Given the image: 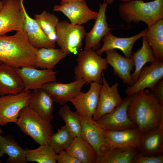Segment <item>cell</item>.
<instances>
[{
  "label": "cell",
  "mask_w": 163,
  "mask_h": 163,
  "mask_svg": "<svg viewBox=\"0 0 163 163\" xmlns=\"http://www.w3.org/2000/svg\"><path fill=\"white\" fill-rule=\"evenodd\" d=\"M163 77V61L156 60L149 66L142 68L137 80L125 89V94L130 96L147 88L152 90Z\"/></svg>",
  "instance_id": "cell-11"
},
{
  "label": "cell",
  "mask_w": 163,
  "mask_h": 163,
  "mask_svg": "<svg viewBox=\"0 0 163 163\" xmlns=\"http://www.w3.org/2000/svg\"><path fill=\"white\" fill-rule=\"evenodd\" d=\"M86 33L82 25H74L68 21H59L56 27V43L67 55L82 50Z\"/></svg>",
  "instance_id": "cell-6"
},
{
  "label": "cell",
  "mask_w": 163,
  "mask_h": 163,
  "mask_svg": "<svg viewBox=\"0 0 163 163\" xmlns=\"http://www.w3.org/2000/svg\"><path fill=\"white\" fill-rule=\"evenodd\" d=\"M142 37V46L134 53L131 57L133 61L135 67L134 71L131 74L134 82L137 80L141 71L147 63L150 62L152 63L156 60L146 40L145 36Z\"/></svg>",
  "instance_id": "cell-29"
},
{
  "label": "cell",
  "mask_w": 163,
  "mask_h": 163,
  "mask_svg": "<svg viewBox=\"0 0 163 163\" xmlns=\"http://www.w3.org/2000/svg\"><path fill=\"white\" fill-rule=\"evenodd\" d=\"M16 69L23 82L25 90L42 88L46 83L56 81L57 72L53 69H38L30 66Z\"/></svg>",
  "instance_id": "cell-15"
},
{
  "label": "cell",
  "mask_w": 163,
  "mask_h": 163,
  "mask_svg": "<svg viewBox=\"0 0 163 163\" xmlns=\"http://www.w3.org/2000/svg\"><path fill=\"white\" fill-rule=\"evenodd\" d=\"M53 102L48 94L40 88L31 92L28 106L42 118L50 122L54 118Z\"/></svg>",
  "instance_id": "cell-24"
},
{
  "label": "cell",
  "mask_w": 163,
  "mask_h": 163,
  "mask_svg": "<svg viewBox=\"0 0 163 163\" xmlns=\"http://www.w3.org/2000/svg\"><path fill=\"white\" fill-rule=\"evenodd\" d=\"M31 92L24 90L19 93L0 96V123L4 126L17 122L20 111L29 106Z\"/></svg>",
  "instance_id": "cell-8"
},
{
  "label": "cell",
  "mask_w": 163,
  "mask_h": 163,
  "mask_svg": "<svg viewBox=\"0 0 163 163\" xmlns=\"http://www.w3.org/2000/svg\"><path fill=\"white\" fill-rule=\"evenodd\" d=\"M118 10L122 19L128 24L143 22L149 28L163 19V0L145 2L142 0L122 2Z\"/></svg>",
  "instance_id": "cell-3"
},
{
  "label": "cell",
  "mask_w": 163,
  "mask_h": 163,
  "mask_svg": "<svg viewBox=\"0 0 163 163\" xmlns=\"http://www.w3.org/2000/svg\"><path fill=\"white\" fill-rule=\"evenodd\" d=\"M133 95L127 96L119 106L96 121L97 123L104 129L112 130L119 131L137 127L129 119L127 113L128 108Z\"/></svg>",
  "instance_id": "cell-9"
},
{
  "label": "cell",
  "mask_w": 163,
  "mask_h": 163,
  "mask_svg": "<svg viewBox=\"0 0 163 163\" xmlns=\"http://www.w3.org/2000/svg\"><path fill=\"white\" fill-rule=\"evenodd\" d=\"M138 149L145 155L157 156L163 153V124L141 134Z\"/></svg>",
  "instance_id": "cell-21"
},
{
  "label": "cell",
  "mask_w": 163,
  "mask_h": 163,
  "mask_svg": "<svg viewBox=\"0 0 163 163\" xmlns=\"http://www.w3.org/2000/svg\"><path fill=\"white\" fill-rule=\"evenodd\" d=\"M152 91V93L158 102L163 106V78L159 81Z\"/></svg>",
  "instance_id": "cell-37"
},
{
  "label": "cell",
  "mask_w": 163,
  "mask_h": 163,
  "mask_svg": "<svg viewBox=\"0 0 163 163\" xmlns=\"http://www.w3.org/2000/svg\"><path fill=\"white\" fill-rule=\"evenodd\" d=\"M75 136L65 125L62 126L57 132L50 137L47 144L52 147L57 154L66 150Z\"/></svg>",
  "instance_id": "cell-32"
},
{
  "label": "cell",
  "mask_w": 163,
  "mask_h": 163,
  "mask_svg": "<svg viewBox=\"0 0 163 163\" xmlns=\"http://www.w3.org/2000/svg\"><path fill=\"white\" fill-rule=\"evenodd\" d=\"M2 63V62L0 61V64H1Z\"/></svg>",
  "instance_id": "cell-43"
},
{
  "label": "cell",
  "mask_w": 163,
  "mask_h": 163,
  "mask_svg": "<svg viewBox=\"0 0 163 163\" xmlns=\"http://www.w3.org/2000/svg\"><path fill=\"white\" fill-rule=\"evenodd\" d=\"M162 155L157 156H148L139 152L134 158L132 163H163Z\"/></svg>",
  "instance_id": "cell-35"
},
{
  "label": "cell",
  "mask_w": 163,
  "mask_h": 163,
  "mask_svg": "<svg viewBox=\"0 0 163 163\" xmlns=\"http://www.w3.org/2000/svg\"><path fill=\"white\" fill-rule=\"evenodd\" d=\"M0 135H2V134L3 133V131L2 130V129H1V128L0 127Z\"/></svg>",
  "instance_id": "cell-41"
},
{
  "label": "cell",
  "mask_w": 163,
  "mask_h": 163,
  "mask_svg": "<svg viewBox=\"0 0 163 163\" xmlns=\"http://www.w3.org/2000/svg\"><path fill=\"white\" fill-rule=\"evenodd\" d=\"M77 55V65L74 69L75 79L82 80L87 85L92 82L102 84L103 72L108 69L105 59L90 49H84Z\"/></svg>",
  "instance_id": "cell-4"
},
{
  "label": "cell",
  "mask_w": 163,
  "mask_h": 163,
  "mask_svg": "<svg viewBox=\"0 0 163 163\" xmlns=\"http://www.w3.org/2000/svg\"><path fill=\"white\" fill-rule=\"evenodd\" d=\"M56 160L58 163H81L79 161L70 154L66 150L57 154Z\"/></svg>",
  "instance_id": "cell-36"
},
{
  "label": "cell",
  "mask_w": 163,
  "mask_h": 163,
  "mask_svg": "<svg viewBox=\"0 0 163 163\" xmlns=\"http://www.w3.org/2000/svg\"><path fill=\"white\" fill-rule=\"evenodd\" d=\"M85 84L82 80H75L67 83L56 81L46 83L42 88L48 94L54 102L64 105L81 91Z\"/></svg>",
  "instance_id": "cell-13"
},
{
  "label": "cell",
  "mask_w": 163,
  "mask_h": 163,
  "mask_svg": "<svg viewBox=\"0 0 163 163\" xmlns=\"http://www.w3.org/2000/svg\"><path fill=\"white\" fill-rule=\"evenodd\" d=\"M67 56L60 48H42L37 49L36 67L42 69H53Z\"/></svg>",
  "instance_id": "cell-28"
},
{
  "label": "cell",
  "mask_w": 163,
  "mask_h": 163,
  "mask_svg": "<svg viewBox=\"0 0 163 163\" xmlns=\"http://www.w3.org/2000/svg\"><path fill=\"white\" fill-rule=\"evenodd\" d=\"M81 136L94 148L97 156L107 151L104 130L92 117L81 116Z\"/></svg>",
  "instance_id": "cell-17"
},
{
  "label": "cell",
  "mask_w": 163,
  "mask_h": 163,
  "mask_svg": "<svg viewBox=\"0 0 163 163\" xmlns=\"http://www.w3.org/2000/svg\"><path fill=\"white\" fill-rule=\"evenodd\" d=\"M108 5L105 0L100 4L98 14L95 19L94 25L91 30L86 34L84 49H92L96 51L100 48L101 40L112 29L109 27L107 20L106 12Z\"/></svg>",
  "instance_id": "cell-19"
},
{
  "label": "cell",
  "mask_w": 163,
  "mask_h": 163,
  "mask_svg": "<svg viewBox=\"0 0 163 163\" xmlns=\"http://www.w3.org/2000/svg\"><path fill=\"white\" fill-rule=\"evenodd\" d=\"M85 0H61L60 3V4H62L70 2L80 1Z\"/></svg>",
  "instance_id": "cell-38"
},
{
  "label": "cell",
  "mask_w": 163,
  "mask_h": 163,
  "mask_svg": "<svg viewBox=\"0 0 163 163\" xmlns=\"http://www.w3.org/2000/svg\"><path fill=\"white\" fill-rule=\"evenodd\" d=\"M147 30L148 28L145 29L136 35L127 37L115 36L110 31L101 39L103 44L96 52L101 55L107 51L117 49L121 50L125 57L130 58L134 43L138 40L145 35Z\"/></svg>",
  "instance_id": "cell-18"
},
{
  "label": "cell",
  "mask_w": 163,
  "mask_h": 163,
  "mask_svg": "<svg viewBox=\"0 0 163 163\" xmlns=\"http://www.w3.org/2000/svg\"><path fill=\"white\" fill-rule=\"evenodd\" d=\"M139 152L138 148L125 151L118 149L107 150L97 156L96 163H132Z\"/></svg>",
  "instance_id": "cell-30"
},
{
  "label": "cell",
  "mask_w": 163,
  "mask_h": 163,
  "mask_svg": "<svg viewBox=\"0 0 163 163\" xmlns=\"http://www.w3.org/2000/svg\"><path fill=\"white\" fill-rule=\"evenodd\" d=\"M0 135V163L5 154L8 156L6 160L8 163H26V149L21 147L14 138L8 135Z\"/></svg>",
  "instance_id": "cell-25"
},
{
  "label": "cell",
  "mask_w": 163,
  "mask_h": 163,
  "mask_svg": "<svg viewBox=\"0 0 163 163\" xmlns=\"http://www.w3.org/2000/svg\"><path fill=\"white\" fill-rule=\"evenodd\" d=\"M4 0H0V1H3Z\"/></svg>",
  "instance_id": "cell-44"
},
{
  "label": "cell",
  "mask_w": 163,
  "mask_h": 163,
  "mask_svg": "<svg viewBox=\"0 0 163 163\" xmlns=\"http://www.w3.org/2000/svg\"><path fill=\"white\" fill-rule=\"evenodd\" d=\"M102 83L97 108L92 117L97 121L103 115L110 112L123 102L118 91L119 83L116 82L110 86L102 74Z\"/></svg>",
  "instance_id": "cell-12"
},
{
  "label": "cell",
  "mask_w": 163,
  "mask_h": 163,
  "mask_svg": "<svg viewBox=\"0 0 163 163\" xmlns=\"http://www.w3.org/2000/svg\"><path fill=\"white\" fill-rule=\"evenodd\" d=\"M37 50L24 30L17 31L12 36L0 35V61L15 68H36Z\"/></svg>",
  "instance_id": "cell-2"
},
{
  "label": "cell",
  "mask_w": 163,
  "mask_h": 163,
  "mask_svg": "<svg viewBox=\"0 0 163 163\" xmlns=\"http://www.w3.org/2000/svg\"><path fill=\"white\" fill-rule=\"evenodd\" d=\"M53 11L62 12L72 24L82 25L89 21L95 20L98 13L91 10L85 1L70 2L56 5Z\"/></svg>",
  "instance_id": "cell-14"
},
{
  "label": "cell",
  "mask_w": 163,
  "mask_h": 163,
  "mask_svg": "<svg viewBox=\"0 0 163 163\" xmlns=\"http://www.w3.org/2000/svg\"><path fill=\"white\" fill-rule=\"evenodd\" d=\"M127 113L141 133L163 124V106L148 90H142L133 94Z\"/></svg>",
  "instance_id": "cell-1"
},
{
  "label": "cell",
  "mask_w": 163,
  "mask_h": 163,
  "mask_svg": "<svg viewBox=\"0 0 163 163\" xmlns=\"http://www.w3.org/2000/svg\"><path fill=\"white\" fill-rule=\"evenodd\" d=\"M24 90L23 82L16 68L0 64V96L18 94Z\"/></svg>",
  "instance_id": "cell-22"
},
{
  "label": "cell",
  "mask_w": 163,
  "mask_h": 163,
  "mask_svg": "<svg viewBox=\"0 0 163 163\" xmlns=\"http://www.w3.org/2000/svg\"><path fill=\"white\" fill-rule=\"evenodd\" d=\"M16 124L22 132L36 143L40 145L48 144L52 134V125L29 106L20 111Z\"/></svg>",
  "instance_id": "cell-5"
},
{
  "label": "cell",
  "mask_w": 163,
  "mask_h": 163,
  "mask_svg": "<svg viewBox=\"0 0 163 163\" xmlns=\"http://www.w3.org/2000/svg\"><path fill=\"white\" fill-rule=\"evenodd\" d=\"M145 36L156 60L163 61V19L148 28Z\"/></svg>",
  "instance_id": "cell-27"
},
{
  "label": "cell",
  "mask_w": 163,
  "mask_h": 163,
  "mask_svg": "<svg viewBox=\"0 0 163 163\" xmlns=\"http://www.w3.org/2000/svg\"><path fill=\"white\" fill-rule=\"evenodd\" d=\"M23 9L25 17L24 30L32 45L37 49L55 48L56 43L50 40L36 20L30 17L24 5Z\"/></svg>",
  "instance_id": "cell-23"
},
{
  "label": "cell",
  "mask_w": 163,
  "mask_h": 163,
  "mask_svg": "<svg viewBox=\"0 0 163 163\" xmlns=\"http://www.w3.org/2000/svg\"><path fill=\"white\" fill-rule=\"evenodd\" d=\"M90 85L87 92L81 91L70 101L81 116L93 117L97 107L102 85L92 82Z\"/></svg>",
  "instance_id": "cell-16"
},
{
  "label": "cell",
  "mask_w": 163,
  "mask_h": 163,
  "mask_svg": "<svg viewBox=\"0 0 163 163\" xmlns=\"http://www.w3.org/2000/svg\"><path fill=\"white\" fill-rule=\"evenodd\" d=\"M81 163H96L97 155L92 147L81 136H75L66 150Z\"/></svg>",
  "instance_id": "cell-26"
},
{
  "label": "cell",
  "mask_w": 163,
  "mask_h": 163,
  "mask_svg": "<svg viewBox=\"0 0 163 163\" xmlns=\"http://www.w3.org/2000/svg\"><path fill=\"white\" fill-rule=\"evenodd\" d=\"M27 161L38 163H56L57 154L53 148L48 144L40 145L38 148L26 149Z\"/></svg>",
  "instance_id": "cell-33"
},
{
  "label": "cell",
  "mask_w": 163,
  "mask_h": 163,
  "mask_svg": "<svg viewBox=\"0 0 163 163\" xmlns=\"http://www.w3.org/2000/svg\"><path fill=\"white\" fill-rule=\"evenodd\" d=\"M105 58L107 64L113 68V74L118 76L124 83L129 86L134 83L131 72L134 67L133 59L127 58L118 53L115 49L109 50L105 52Z\"/></svg>",
  "instance_id": "cell-20"
},
{
  "label": "cell",
  "mask_w": 163,
  "mask_h": 163,
  "mask_svg": "<svg viewBox=\"0 0 163 163\" xmlns=\"http://www.w3.org/2000/svg\"><path fill=\"white\" fill-rule=\"evenodd\" d=\"M3 5V1H0V10L2 9Z\"/></svg>",
  "instance_id": "cell-40"
},
{
  "label": "cell",
  "mask_w": 163,
  "mask_h": 163,
  "mask_svg": "<svg viewBox=\"0 0 163 163\" xmlns=\"http://www.w3.org/2000/svg\"><path fill=\"white\" fill-rule=\"evenodd\" d=\"M119 0L121 1L122 2H126L128 1L131 0Z\"/></svg>",
  "instance_id": "cell-42"
},
{
  "label": "cell",
  "mask_w": 163,
  "mask_h": 163,
  "mask_svg": "<svg viewBox=\"0 0 163 163\" xmlns=\"http://www.w3.org/2000/svg\"><path fill=\"white\" fill-rule=\"evenodd\" d=\"M34 17L48 38L56 43V27L59 22L58 18L54 14L46 10L40 14H36Z\"/></svg>",
  "instance_id": "cell-31"
},
{
  "label": "cell",
  "mask_w": 163,
  "mask_h": 163,
  "mask_svg": "<svg viewBox=\"0 0 163 163\" xmlns=\"http://www.w3.org/2000/svg\"><path fill=\"white\" fill-rule=\"evenodd\" d=\"M114 0H105L106 2L109 5L111 4L114 1Z\"/></svg>",
  "instance_id": "cell-39"
},
{
  "label": "cell",
  "mask_w": 163,
  "mask_h": 163,
  "mask_svg": "<svg viewBox=\"0 0 163 163\" xmlns=\"http://www.w3.org/2000/svg\"><path fill=\"white\" fill-rule=\"evenodd\" d=\"M59 114L75 136H81V116L76 111H72L65 104L60 109Z\"/></svg>",
  "instance_id": "cell-34"
},
{
  "label": "cell",
  "mask_w": 163,
  "mask_h": 163,
  "mask_svg": "<svg viewBox=\"0 0 163 163\" xmlns=\"http://www.w3.org/2000/svg\"><path fill=\"white\" fill-rule=\"evenodd\" d=\"M137 127L115 131L104 129V135L107 150H122L138 148L141 135Z\"/></svg>",
  "instance_id": "cell-10"
},
{
  "label": "cell",
  "mask_w": 163,
  "mask_h": 163,
  "mask_svg": "<svg viewBox=\"0 0 163 163\" xmlns=\"http://www.w3.org/2000/svg\"><path fill=\"white\" fill-rule=\"evenodd\" d=\"M24 0H4L0 10V35L10 31L24 30Z\"/></svg>",
  "instance_id": "cell-7"
}]
</instances>
